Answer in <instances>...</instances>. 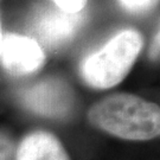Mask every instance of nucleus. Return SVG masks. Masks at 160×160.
Listing matches in <instances>:
<instances>
[{
	"label": "nucleus",
	"instance_id": "obj_8",
	"mask_svg": "<svg viewBox=\"0 0 160 160\" xmlns=\"http://www.w3.org/2000/svg\"><path fill=\"white\" fill-rule=\"evenodd\" d=\"M16 154L14 142L8 134L0 132V160H13Z\"/></svg>",
	"mask_w": 160,
	"mask_h": 160
},
{
	"label": "nucleus",
	"instance_id": "obj_6",
	"mask_svg": "<svg viewBox=\"0 0 160 160\" xmlns=\"http://www.w3.org/2000/svg\"><path fill=\"white\" fill-rule=\"evenodd\" d=\"M16 160H70L57 137L45 131L30 133L16 149Z\"/></svg>",
	"mask_w": 160,
	"mask_h": 160
},
{
	"label": "nucleus",
	"instance_id": "obj_3",
	"mask_svg": "<svg viewBox=\"0 0 160 160\" xmlns=\"http://www.w3.org/2000/svg\"><path fill=\"white\" fill-rule=\"evenodd\" d=\"M22 102L25 108L36 114L65 119L74 107V94L64 81L50 77L24 90Z\"/></svg>",
	"mask_w": 160,
	"mask_h": 160
},
{
	"label": "nucleus",
	"instance_id": "obj_11",
	"mask_svg": "<svg viewBox=\"0 0 160 160\" xmlns=\"http://www.w3.org/2000/svg\"><path fill=\"white\" fill-rule=\"evenodd\" d=\"M2 40H4V34L1 32V25H0V55H1V49H2Z\"/></svg>",
	"mask_w": 160,
	"mask_h": 160
},
{
	"label": "nucleus",
	"instance_id": "obj_7",
	"mask_svg": "<svg viewBox=\"0 0 160 160\" xmlns=\"http://www.w3.org/2000/svg\"><path fill=\"white\" fill-rule=\"evenodd\" d=\"M126 11L132 13H141L147 11L158 0H118Z\"/></svg>",
	"mask_w": 160,
	"mask_h": 160
},
{
	"label": "nucleus",
	"instance_id": "obj_10",
	"mask_svg": "<svg viewBox=\"0 0 160 160\" xmlns=\"http://www.w3.org/2000/svg\"><path fill=\"white\" fill-rule=\"evenodd\" d=\"M159 31H157V33L154 34V38H153V42L151 44V48H149V57L151 59H158L159 58Z\"/></svg>",
	"mask_w": 160,
	"mask_h": 160
},
{
	"label": "nucleus",
	"instance_id": "obj_1",
	"mask_svg": "<svg viewBox=\"0 0 160 160\" xmlns=\"http://www.w3.org/2000/svg\"><path fill=\"white\" fill-rule=\"evenodd\" d=\"M88 120L101 131L131 141H147L160 134L159 106L133 94L100 100L89 109Z\"/></svg>",
	"mask_w": 160,
	"mask_h": 160
},
{
	"label": "nucleus",
	"instance_id": "obj_5",
	"mask_svg": "<svg viewBox=\"0 0 160 160\" xmlns=\"http://www.w3.org/2000/svg\"><path fill=\"white\" fill-rule=\"evenodd\" d=\"M82 23L81 13H67L56 7H48L38 13L33 30L38 38L49 48H57L74 37Z\"/></svg>",
	"mask_w": 160,
	"mask_h": 160
},
{
	"label": "nucleus",
	"instance_id": "obj_9",
	"mask_svg": "<svg viewBox=\"0 0 160 160\" xmlns=\"http://www.w3.org/2000/svg\"><path fill=\"white\" fill-rule=\"evenodd\" d=\"M56 6L61 11L67 13H81V11L84 8L88 0H52Z\"/></svg>",
	"mask_w": 160,
	"mask_h": 160
},
{
	"label": "nucleus",
	"instance_id": "obj_4",
	"mask_svg": "<svg viewBox=\"0 0 160 160\" xmlns=\"http://www.w3.org/2000/svg\"><path fill=\"white\" fill-rule=\"evenodd\" d=\"M2 68L13 76H25L38 71L45 61L40 44L31 37L8 33L4 36L1 49Z\"/></svg>",
	"mask_w": 160,
	"mask_h": 160
},
{
	"label": "nucleus",
	"instance_id": "obj_2",
	"mask_svg": "<svg viewBox=\"0 0 160 160\" xmlns=\"http://www.w3.org/2000/svg\"><path fill=\"white\" fill-rule=\"evenodd\" d=\"M141 34L125 30L82 62L81 75L88 86L108 89L125 80L142 49Z\"/></svg>",
	"mask_w": 160,
	"mask_h": 160
}]
</instances>
